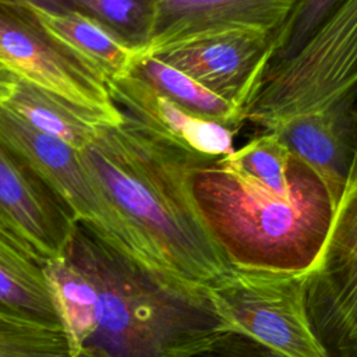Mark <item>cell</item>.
<instances>
[{
	"instance_id": "44dd1931",
	"label": "cell",
	"mask_w": 357,
	"mask_h": 357,
	"mask_svg": "<svg viewBox=\"0 0 357 357\" xmlns=\"http://www.w3.org/2000/svg\"><path fill=\"white\" fill-rule=\"evenodd\" d=\"M339 1L340 0H298L293 14L282 28L269 66L294 54Z\"/></svg>"
},
{
	"instance_id": "277c9868",
	"label": "cell",
	"mask_w": 357,
	"mask_h": 357,
	"mask_svg": "<svg viewBox=\"0 0 357 357\" xmlns=\"http://www.w3.org/2000/svg\"><path fill=\"white\" fill-rule=\"evenodd\" d=\"M241 113L262 132L304 116H357V0H340L294 54L269 66Z\"/></svg>"
},
{
	"instance_id": "cb8c5ba5",
	"label": "cell",
	"mask_w": 357,
	"mask_h": 357,
	"mask_svg": "<svg viewBox=\"0 0 357 357\" xmlns=\"http://www.w3.org/2000/svg\"><path fill=\"white\" fill-rule=\"evenodd\" d=\"M18 77L0 60V105L6 103L15 89Z\"/></svg>"
},
{
	"instance_id": "ac0fdd59",
	"label": "cell",
	"mask_w": 357,
	"mask_h": 357,
	"mask_svg": "<svg viewBox=\"0 0 357 357\" xmlns=\"http://www.w3.org/2000/svg\"><path fill=\"white\" fill-rule=\"evenodd\" d=\"M0 305L60 325L42 266L0 231Z\"/></svg>"
},
{
	"instance_id": "d6986e66",
	"label": "cell",
	"mask_w": 357,
	"mask_h": 357,
	"mask_svg": "<svg viewBox=\"0 0 357 357\" xmlns=\"http://www.w3.org/2000/svg\"><path fill=\"white\" fill-rule=\"evenodd\" d=\"M116 35L135 52L145 50L153 36L158 0H67Z\"/></svg>"
},
{
	"instance_id": "8fae6325",
	"label": "cell",
	"mask_w": 357,
	"mask_h": 357,
	"mask_svg": "<svg viewBox=\"0 0 357 357\" xmlns=\"http://www.w3.org/2000/svg\"><path fill=\"white\" fill-rule=\"evenodd\" d=\"M297 3L298 0H158L153 36L146 49L218 29L280 33Z\"/></svg>"
},
{
	"instance_id": "ffe728a7",
	"label": "cell",
	"mask_w": 357,
	"mask_h": 357,
	"mask_svg": "<svg viewBox=\"0 0 357 357\" xmlns=\"http://www.w3.org/2000/svg\"><path fill=\"white\" fill-rule=\"evenodd\" d=\"M0 357L75 356L60 325L21 315L0 305Z\"/></svg>"
},
{
	"instance_id": "3957f363",
	"label": "cell",
	"mask_w": 357,
	"mask_h": 357,
	"mask_svg": "<svg viewBox=\"0 0 357 357\" xmlns=\"http://www.w3.org/2000/svg\"><path fill=\"white\" fill-rule=\"evenodd\" d=\"M66 255L98 291L86 357H187L220 333L209 310L160 287L79 223Z\"/></svg>"
},
{
	"instance_id": "9c48e42d",
	"label": "cell",
	"mask_w": 357,
	"mask_h": 357,
	"mask_svg": "<svg viewBox=\"0 0 357 357\" xmlns=\"http://www.w3.org/2000/svg\"><path fill=\"white\" fill-rule=\"evenodd\" d=\"M0 139L7 144L68 208L77 223L114 250L117 219L78 151L42 134L0 105Z\"/></svg>"
},
{
	"instance_id": "30bf717a",
	"label": "cell",
	"mask_w": 357,
	"mask_h": 357,
	"mask_svg": "<svg viewBox=\"0 0 357 357\" xmlns=\"http://www.w3.org/2000/svg\"><path fill=\"white\" fill-rule=\"evenodd\" d=\"M77 226L68 208L0 139V231L43 266L67 254Z\"/></svg>"
},
{
	"instance_id": "603a6c76",
	"label": "cell",
	"mask_w": 357,
	"mask_h": 357,
	"mask_svg": "<svg viewBox=\"0 0 357 357\" xmlns=\"http://www.w3.org/2000/svg\"><path fill=\"white\" fill-rule=\"evenodd\" d=\"M0 4H28L50 13H64L73 10L67 0H0Z\"/></svg>"
},
{
	"instance_id": "8992f818",
	"label": "cell",
	"mask_w": 357,
	"mask_h": 357,
	"mask_svg": "<svg viewBox=\"0 0 357 357\" xmlns=\"http://www.w3.org/2000/svg\"><path fill=\"white\" fill-rule=\"evenodd\" d=\"M0 60L18 78L99 116L110 127L124 120L102 73L50 33L26 4H0Z\"/></svg>"
},
{
	"instance_id": "5b68a950",
	"label": "cell",
	"mask_w": 357,
	"mask_h": 357,
	"mask_svg": "<svg viewBox=\"0 0 357 357\" xmlns=\"http://www.w3.org/2000/svg\"><path fill=\"white\" fill-rule=\"evenodd\" d=\"M218 329L244 336L276 357H329L307 307V271L234 268L206 294Z\"/></svg>"
},
{
	"instance_id": "e0dca14e",
	"label": "cell",
	"mask_w": 357,
	"mask_h": 357,
	"mask_svg": "<svg viewBox=\"0 0 357 357\" xmlns=\"http://www.w3.org/2000/svg\"><path fill=\"white\" fill-rule=\"evenodd\" d=\"M130 73L148 82L178 107L199 119L222 124L236 132L245 123L241 109L151 54L138 52Z\"/></svg>"
},
{
	"instance_id": "ba28073f",
	"label": "cell",
	"mask_w": 357,
	"mask_h": 357,
	"mask_svg": "<svg viewBox=\"0 0 357 357\" xmlns=\"http://www.w3.org/2000/svg\"><path fill=\"white\" fill-rule=\"evenodd\" d=\"M279 32L218 29L184 36L141 53L187 74L243 110L276 50Z\"/></svg>"
},
{
	"instance_id": "6da1fadb",
	"label": "cell",
	"mask_w": 357,
	"mask_h": 357,
	"mask_svg": "<svg viewBox=\"0 0 357 357\" xmlns=\"http://www.w3.org/2000/svg\"><path fill=\"white\" fill-rule=\"evenodd\" d=\"M124 114V113H123ZM117 219L114 252L167 291L206 308L234 266L208 229L188 174L197 153L124 114L78 152Z\"/></svg>"
},
{
	"instance_id": "4fadbf2b",
	"label": "cell",
	"mask_w": 357,
	"mask_h": 357,
	"mask_svg": "<svg viewBox=\"0 0 357 357\" xmlns=\"http://www.w3.org/2000/svg\"><path fill=\"white\" fill-rule=\"evenodd\" d=\"M271 132L319 174L337 202L356 144L357 116H304L289 120Z\"/></svg>"
},
{
	"instance_id": "5bb4252c",
	"label": "cell",
	"mask_w": 357,
	"mask_h": 357,
	"mask_svg": "<svg viewBox=\"0 0 357 357\" xmlns=\"http://www.w3.org/2000/svg\"><path fill=\"white\" fill-rule=\"evenodd\" d=\"M1 106L36 131L57 138L78 152L96 138L102 127H110L99 116L21 78Z\"/></svg>"
},
{
	"instance_id": "7c38bea8",
	"label": "cell",
	"mask_w": 357,
	"mask_h": 357,
	"mask_svg": "<svg viewBox=\"0 0 357 357\" xmlns=\"http://www.w3.org/2000/svg\"><path fill=\"white\" fill-rule=\"evenodd\" d=\"M109 88L124 114L190 151L222 156L234 149L236 131L185 112L130 71L109 81Z\"/></svg>"
},
{
	"instance_id": "9a60e30c",
	"label": "cell",
	"mask_w": 357,
	"mask_h": 357,
	"mask_svg": "<svg viewBox=\"0 0 357 357\" xmlns=\"http://www.w3.org/2000/svg\"><path fill=\"white\" fill-rule=\"evenodd\" d=\"M29 7L50 33L88 60L107 81L130 71L138 52L130 49L91 17L75 10L50 13L35 6Z\"/></svg>"
},
{
	"instance_id": "52a82bcc",
	"label": "cell",
	"mask_w": 357,
	"mask_h": 357,
	"mask_svg": "<svg viewBox=\"0 0 357 357\" xmlns=\"http://www.w3.org/2000/svg\"><path fill=\"white\" fill-rule=\"evenodd\" d=\"M307 307L329 357H357V137L328 237L307 271Z\"/></svg>"
},
{
	"instance_id": "2e32d148",
	"label": "cell",
	"mask_w": 357,
	"mask_h": 357,
	"mask_svg": "<svg viewBox=\"0 0 357 357\" xmlns=\"http://www.w3.org/2000/svg\"><path fill=\"white\" fill-rule=\"evenodd\" d=\"M42 269L71 353L75 357H84V347L96 331L95 283L67 255L47 261Z\"/></svg>"
},
{
	"instance_id": "7402d4cb",
	"label": "cell",
	"mask_w": 357,
	"mask_h": 357,
	"mask_svg": "<svg viewBox=\"0 0 357 357\" xmlns=\"http://www.w3.org/2000/svg\"><path fill=\"white\" fill-rule=\"evenodd\" d=\"M187 357H276L261 344L236 335L220 332Z\"/></svg>"
},
{
	"instance_id": "7a4b0ae2",
	"label": "cell",
	"mask_w": 357,
	"mask_h": 357,
	"mask_svg": "<svg viewBox=\"0 0 357 357\" xmlns=\"http://www.w3.org/2000/svg\"><path fill=\"white\" fill-rule=\"evenodd\" d=\"M188 183L234 268L304 272L322 251L336 201L276 134L261 132L227 155L204 156Z\"/></svg>"
}]
</instances>
